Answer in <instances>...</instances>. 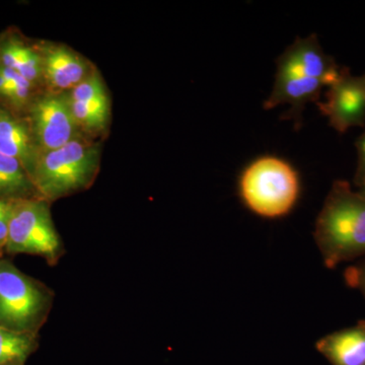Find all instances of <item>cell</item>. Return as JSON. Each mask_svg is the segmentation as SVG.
Wrapping results in <instances>:
<instances>
[{
	"mask_svg": "<svg viewBox=\"0 0 365 365\" xmlns=\"http://www.w3.org/2000/svg\"><path fill=\"white\" fill-rule=\"evenodd\" d=\"M360 187H361L362 188L361 193L364 194V195H365V180L364 182H362V184L360 185Z\"/></svg>",
	"mask_w": 365,
	"mask_h": 365,
	"instance_id": "44dd1931",
	"label": "cell"
},
{
	"mask_svg": "<svg viewBox=\"0 0 365 365\" xmlns=\"http://www.w3.org/2000/svg\"><path fill=\"white\" fill-rule=\"evenodd\" d=\"M316 348L332 365H365V321L329 334Z\"/></svg>",
	"mask_w": 365,
	"mask_h": 365,
	"instance_id": "7c38bea8",
	"label": "cell"
},
{
	"mask_svg": "<svg viewBox=\"0 0 365 365\" xmlns=\"http://www.w3.org/2000/svg\"><path fill=\"white\" fill-rule=\"evenodd\" d=\"M67 98L72 102L83 103V104L109 103L104 83L97 73L90 74L85 81L72 88L69 95H67Z\"/></svg>",
	"mask_w": 365,
	"mask_h": 365,
	"instance_id": "2e32d148",
	"label": "cell"
},
{
	"mask_svg": "<svg viewBox=\"0 0 365 365\" xmlns=\"http://www.w3.org/2000/svg\"><path fill=\"white\" fill-rule=\"evenodd\" d=\"M319 112L335 130L344 133L365 124V74L354 76L346 68L328 86L325 102L317 103Z\"/></svg>",
	"mask_w": 365,
	"mask_h": 365,
	"instance_id": "52a82bcc",
	"label": "cell"
},
{
	"mask_svg": "<svg viewBox=\"0 0 365 365\" xmlns=\"http://www.w3.org/2000/svg\"><path fill=\"white\" fill-rule=\"evenodd\" d=\"M31 129L41 153L62 148L76 138L78 125L67 96L48 95L36 100L31 109Z\"/></svg>",
	"mask_w": 365,
	"mask_h": 365,
	"instance_id": "8992f818",
	"label": "cell"
},
{
	"mask_svg": "<svg viewBox=\"0 0 365 365\" xmlns=\"http://www.w3.org/2000/svg\"><path fill=\"white\" fill-rule=\"evenodd\" d=\"M51 302L47 288L9 262L0 261V326L36 334L47 318Z\"/></svg>",
	"mask_w": 365,
	"mask_h": 365,
	"instance_id": "277c9868",
	"label": "cell"
},
{
	"mask_svg": "<svg viewBox=\"0 0 365 365\" xmlns=\"http://www.w3.org/2000/svg\"><path fill=\"white\" fill-rule=\"evenodd\" d=\"M68 103L72 116L78 127L95 132L105 128L109 119V103L83 104L72 102L69 98Z\"/></svg>",
	"mask_w": 365,
	"mask_h": 365,
	"instance_id": "9a60e30c",
	"label": "cell"
},
{
	"mask_svg": "<svg viewBox=\"0 0 365 365\" xmlns=\"http://www.w3.org/2000/svg\"><path fill=\"white\" fill-rule=\"evenodd\" d=\"M6 250L11 254L38 255L50 264L57 263L63 247L45 199L13 201Z\"/></svg>",
	"mask_w": 365,
	"mask_h": 365,
	"instance_id": "5b68a950",
	"label": "cell"
},
{
	"mask_svg": "<svg viewBox=\"0 0 365 365\" xmlns=\"http://www.w3.org/2000/svg\"><path fill=\"white\" fill-rule=\"evenodd\" d=\"M327 86L324 81L302 78L290 74L276 72L275 83L270 97L264 103V109L272 110L282 104L290 106L289 111L282 119L294 121L297 130L302 126V113L311 102H319L322 90Z\"/></svg>",
	"mask_w": 365,
	"mask_h": 365,
	"instance_id": "9c48e42d",
	"label": "cell"
},
{
	"mask_svg": "<svg viewBox=\"0 0 365 365\" xmlns=\"http://www.w3.org/2000/svg\"><path fill=\"white\" fill-rule=\"evenodd\" d=\"M277 71L302 78L324 81L327 88L339 76L341 68L319 45L318 36L297 38L276 61Z\"/></svg>",
	"mask_w": 365,
	"mask_h": 365,
	"instance_id": "ba28073f",
	"label": "cell"
},
{
	"mask_svg": "<svg viewBox=\"0 0 365 365\" xmlns=\"http://www.w3.org/2000/svg\"><path fill=\"white\" fill-rule=\"evenodd\" d=\"M13 201L0 199V253L6 249Z\"/></svg>",
	"mask_w": 365,
	"mask_h": 365,
	"instance_id": "d6986e66",
	"label": "cell"
},
{
	"mask_svg": "<svg viewBox=\"0 0 365 365\" xmlns=\"http://www.w3.org/2000/svg\"><path fill=\"white\" fill-rule=\"evenodd\" d=\"M34 83L24 78L18 72H14L11 88L6 96V100L9 101L14 107H24L28 104L32 96Z\"/></svg>",
	"mask_w": 365,
	"mask_h": 365,
	"instance_id": "e0dca14e",
	"label": "cell"
},
{
	"mask_svg": "<svg viewBox=\"0 0 365 365\" xmlns=\"http://www.w3.org/2000/svg\"><path fill=\"white\" fill-rule=\"evenodd\" d=\"M100 162L97 145L74 139L57 150L41 153L33 182L41 198L56 200L88 188Z\"/></svg>",
	"mask_w": 365,
	"mask_h": 365,
	"instance_id": "3957f363",
	"label": "cell"
},
{
	"mask_svg": "<svg viewBox=\"0 0 365 365\" xmlns=\"http://www.w3.org/2000/svg\"><path fill=\"white\" fill-rule=\"evenodd\" d=\"M35 193V185L20 160L0 153V199H30Z\"/></svg>",
	"mask_w": 365,
	"mask_h": 365,
	"instance_id": "4fadbf2b",
	"label": "cell"
},
{
	"mask_svg": "<svg viewBox=\"0 0 365 365\" xmlns=\"http://www.w3.org/2000/svg\"><path fill=\"white\" fill-rule=\"evenodd\" d=\"M240 193L255 215L271 220L282 217L294 209L299 199V176L281 158H260L242 172Z\"/></svg>",
	"mask_w": 365,
	"mask_h": 365,
	"instance_id": "7a4b0ae2",
	"label": "cell"
},
{
	"mask_svg": "<svg viewBox=\"0 0 365 365\" xmlns=\"http://www.w3.org/2000/svg\"><path fill=\"white\" fill-rule=\"evenodd\" d=\"M345 281L350 287L359 289L365 299V261L359 265L347 268L344 274Z\"/></svg>",
	"mask_w": 365,
	"mask_h": 365,
	"instance_id": "ac0fdd59",
	"label": "cell"
},
{
	"mask_svg": "<svg viewBox=\"0 0 365 365\" xmlns=\"http://www.w3.org/2000/svg\"><path fill=\"white\" fill-rule=\"evenodd\" d=\"M36 334L14 332L0 326V365L25 362L37 347Z\"/></svg>",
	"mask_w": 365,
	"mask_h": 365,
	"instance_id": "5bb4252c",
	"label": "cell"
},
{
	"mask_svg": "<svg viewBox=\"0 0 365 365\" xmlns=\"http://www.w3.org/2000/svg\"><path fill=\"white\" fill-rule=\"evenodd\" d=\"M24 362H11V364H2V365H23Z\"/></svg>",
	"mask_w": 365,
	"mask_h": 365,
	"instance_id": "7402d4cb",
	"label": "cell"
},
{
	"mask_svg": "<svg viewBox=\"0 0 365 365\" xmlns=\"http://www.w3.org/2000/svg\"><path fill=\"white\" fill-rule=\"evenodd\" d=\"M42 74L54 91H71L88 78V64L63 46H48L42 52Z\"/></svg>",
	"mask_w": 365,
	"mask_h": 365,
	"instance_id": "30bf717a",
	"label": "cell"
},
{
	"mask_svg": "<svg viewBox=\"0 0 365 365\" xmlns=\"http://www.w3.org/2000/svg\"><path fill=\"white\" fill-rule=\"evenodd\" d=\"M314 241L326 267L365 256V195L334 182L317 218Z\"/></svg>",
	"mask_w": 365,
	"mask_h": 365,
	"instance_id": "6da1fadb",
	"label": "cell"
},
{
	"mask_svg": "<svg viewBox=\"0 0 365 365\" xmlns=\"http://www.w3.org/2000/svg\"><path fill=\"white\" fill-rule=\"evenodd\" d=\"M0 153L20 160L32 179L40 157L32 129L4 109H0Z\"/></svg>",
	"mask_w": 365,
	"mask_h": 365,
	"instance_id": "8fae6325",
	"label": "cell"
},
{
	"mask_svg": "<svg viewBox=\"0 0 365 365\" xmlns=\"http://www.w3.org/2000/svg\"><path fill=\"white\" fill-rule=\"evenodd\" d=\"M356 148L359 153V167L355 182L360 186L365 180V133L356 141Z\"/></svg>",
	"mask_w": 365,
	"mask_h": 365,
	"instance_id": "ffe728a7",
	"label": "cell"
}]
</instances>
